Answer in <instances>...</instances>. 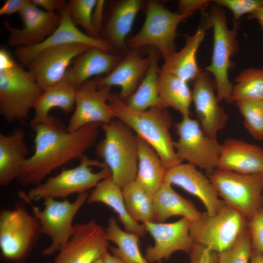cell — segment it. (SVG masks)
<instances>
[{"mask_svg": "<svg viewBox=\"0 0 263 263\" xmlns=\"http://www.w3.org/2000/svg\"><path fill=\"white\" fill-rule=\"evenodd\" d=\"M101 124L91 123L69 132L56 118L50 123L32 127L35 130V152L27 158L17 179L23 186H37L55 169L80 159L95 142Z\"/></svg>", "mask_w": 263, "mask_h": 263, "instance_id": "6da1fadb", "label": "cell"}, {"mask_svg": "<svg viewBox=\"0 0 263 263\" xmlns=\"http://www.w3.org/2000/svg\"><path fill=\"white\" fill-rule=\"evenodd\" d=\"M108 103L115 118L156 151L167 169L182 163L176 155L170 133L172 119L168 111L158 106L143 112L134 111L115 93H112Z\"/></svg>", "mask_w": 263, "mask_h": 263, "instance_id": "7a4b0ae2", "label": "cell"}, {"mask_svg": "<svg viewBox=\"0 0 263 263\" xmlns=\"http://www.w3.org/2000/svg\"><path fill=\"white\" fill-rule=\"evenodd\" d=\"M101 128L105 137L97 144L96 153L110 169L113 181L122 189L137 176V136L118 119L102 124Z\"/></svg>", "mask_w": 263, "mask_h": 263, "instance_id": "3957f363", "label": "cell"}, {"mask_svg": "<svg viewBox=\"0 0 263 263\" xmlns=\"http://www.w3.org/2000/svg\"><path fill=\"white\" fill-rule=\"evenodd\" d=\"M22 202L0 212V258L8 263H25L42 234L38 220Z\"/></svg>", "mask_w": 263, "mask_h": 263, "instance_id": "277c9868", "label": "cell"}, {"mask_svg": "<svg viewBox=\"0 0 263 263\" xmlns=\"http://www.w3.org/2000/svg\"><path fill=\"white\" fill-rule=\"evenodd\" d=\"M80 159V162L76 167L63 169L59 173L48 178L27 193L20 191V198L31 202L47 197L66 198L74 193L87 192L111 175L110 169L104 162L92 159L85 155Z\"/></svg>", "mask_w": 263, "mask_h": 263, "instance_id": "5b68a950", "label": "cell"}, {"mask_svg": "<svg viewBox=\"0 0 263 263\" xmlns=\"http://www.w3.org/2000/svg\"><path fill=\"white\" fill-rule=\"evenodd\" d=\"M208 18L213 29V46L211 63L203 70L214 77L219 102H230L233 84L229 80L228 72L232 65L231 58L238 50L239 24L234 21V26L229 29L225 12L216 4L212 7Z\"/></svg>", "mask_w": 263, "mask_h": 263, "instance_id": "8992f818", "label": "cell"}, {"mask_svg": "<svg viewBox=\"0 0 263 263\" xmlns=\"http://www.w3.org/2000/svg\"><path fill=\"white\" fill-rule=\"evenodd\" d=\"M247 228V219L225 203L215 215L203 213L191 222L189 234L194 244L220 253L233 245Z\"/></svg>", "mask_w": 263, "mask_h": 263, "instance_id": "52a82bcc", "label": "cell"}, {"mask_svg": "<svg viewBox=\"0 0 263 263\" xmlns=\"http://www.w3.org/2000/svg\"><path fill=\"white\" fill-rule=\"evenodd\" d=\"M44 91L33 75L16 63L0 70V113L9 123L26 120Z\"/></svg>", "mask_w": 263, "mask_h": 263, "instance_id": "ba28073f", "label": "cell"}, {"mask_svg": "<svg viewBox=\"0 0 263 263\" xmlns=\"http://www.w3.org/2000/svg\"><path fill=\"white\" fill-rule=\"evenodd\" d=\"M206 175L223 200L247 219L263 207L262 173L242 174L216 169Z\"/></svg>", "mask_w": 263, "mask_h": 263, "instance_id": "9c48e42d", "label": "cell"}, {"mask_svg": "<svg viewBox=\"0 0 263 263\" xmlns=\"http://www.w3.org/2000/svg\"><path fill=\"white\" fill-rule=\"evenodd\" d=\"M193 15L173 12L155 0H149L144 24L140 31L129 39V45L133 49L146 45L154 46L165 60L176 51L175 39L178 25Z\"/></svg>", "mask_w": 263, "mask_h": 263, "instance_id": "30bf717a", "label": "cell"}, {"mask_svg": "<svg viewBox=\"0 0 263 263\" xmlns=\"http://www.w3.org/2000/svg\"><path fill=\"white\" fill-rule=\"evenodd\" d=\"M89 195L87 192L79 193L73 202L47 197L43 199L44 207L42 210L31 202L23 200L31 206L33 214L38 220L42 234L51 239L50 245L41 252L43 255L50 256L58 251L69 241L74 229V218Z\"/></svg>", "mask_w": 263, "mask_h": 263, "instance_id": "8fae6325", "label": "cell"}, {"mask_svg": "<svg viewBox=\"0 0 263 263\" xmlns=\"http://www.w3.org/2000/svg\"><path fill=\"white\" fill-rule=\"evenodd\" d=\"M175 128L178 138L173 145L179 159L205 170L207 174L216 169L221 146L217 138L207 136L199 122L190 116L182 117Z\"/></svg>", "mask_w": 263, "mask_h": 263, "instance_id": "7c38bea8", "label": "cell"}, {"mask_svg": "<svg viewBox=\"0 0 263 263\" xmlns=\"http://www.w3.org/2000/svg\"><path fill=\"white\" fill-rule=\"evenodd\" d=\"M111 87L99 86L94 79L85 82L76 91L75 107L67 131L74 132L91 123L106 124L115 118L108 102Z\"/></svg>", "mask_w": 263, "mask_h": 263, "instance_id": "4fadbf2b", "label": "cell"}, {"mask_svg": "<svg viewBox=\"0 0 263 263\" xmlns=\"http://www.w3.org/2000/svg\"><path fill=\"white\" fill-rule=\"evenodd\" d=\"M109 248L105 228L94 220L74 225L70 239L59 250L53 263H93Z\"/></svg>", "mask_w": 263, "mask_h": 263, "instance_id": "5bb4252c", "label": "cell"}, {"mask_svg": "<svg viewBox=\"0 0 263 263\" xmlns=\"http://www.w3.org/2000/svg\"><path fill=\"white\" fill-rule=\"evenodd\" d=\"M190 221L186 218L170 223L146 222V232L154 240V244L148 246L144 257L149 263L167 259L175 252L189 253L194 243L189 234Z\"/></svg>", "mask_w": 263, "mask_h": 263, "instance_id": "9a60e30c", "label": "cell"}, {"mask_svg": "<svg viewBox=\"0 0 263 263\" xmlns=\"http://www.w3.org/2000/svg\"><path fill=\"white\" fill-rule=\"evenodd\" d=\"M92 47L80 44L50 47L38 54L27 65L37 82L44 89L62 81L72 60Z\"/></svg>", "mask_w": 263, "mask_h": 263, "instance_id": "2e32d148", "label": "cell"}, {"mask_svg": "<svg viewBox=\"0 0 263 263\" xmlns=\"http://www.w3.org/2000/svg\"><path fill=\"white\" fill-rule=\"evenodd\" d=\"M192 82V101L201 128L207 136L217 138L218 132L225 127L228 117L219 104L215 81L209 73L203 70Z\"/></svg>", "mask_w": 263, "mask_h": 263, "instance_id": "e0dca14e", "label": "cell"}, {"mask_svg": "<svg viewBox=\"0 0 263 263\" xmlns=\"http://www.w3.org/2000/svg\"><path fill=\"white\" fill-rule=\"evenodd\" d=\"M19 15L23 24L21 29L13 27L7 20L3 22L10 33L8 44L17 48L41 43L55 31L61 20L60 15L42 10L31 0Z\"/></svg>", "mask_w": 263, "mask_h": 263, "instance_id": "ac0fdd59", "label": "cell"}, {"mask_svg": "<svg viewBox=\"0 0 263 263\" xmlns=\"http://www.w3.org/2000/svg\"><path fill=\"white\" fill-rule=\"evenodd\" d=\"M60 24L55 31L41 43L31 47L17 48L16 57L23 64L28 65L41 51L55 46L69 44H80L98 48L108 52L110 44L106 40L94 38L80 31L73 22L67 5L61 10Z\"/></svg>", "mask_w": 263, "mask_h": 263, "instance_id": "d6986e66", "label": "cell"}, {"mask_svg": "<svg viewBox=\"0 0 263 263\" xmlns=\"http://www.w3.org/2000/svg\"><path fill=\"white\" fill-rule=\"evenodd\" d=\"M164 182L177 186L197 197L203 203L209 215L216 214L225 202L207 175L190 163H181L167 170Z\"/></svg>", "mask_w": 263, "mask_h": 263, "instance_id": "ffe728a7", "label": "cell"}, {"mask_svg": "<svg viewBox=\"0 0 263 263\" xmlns=\"http://www.w3.org/2000/svg\"><path fill=\"white\" fill-rule=\"evenodd\" d=\"M217 169L242 174L263 172V149L233 137L221 144Z\"/></svg>", "mask_w": 263, "mask_h": 263, "instance_id": "44dd1931", "label": "cell"}, {"mask_svg": "<svg viewBox=\"0 0 263 263\" xmlns=\"http://www.w3.org/2000/svg\"><path fill=\"white\" fill-rule=\"evenodd\" d=\"M151 62V56L142 57L137 49H133L113 70L104 76L94 78L99 86L120 87V98L129 97L136 90L146 75Z\"/></svg>", "mask_w": 263, "mask_h": 263, "instance_id": "7402d4cb", "label": "cell"}, {"mask_svg": "<svg viewBox=\"0 0 263 263\" xmlns=\"http://www.w3.org/2000/svg\"><path fill=\"white\" fill-rule=\"evenodd\" d=\"M121 60L120 56L92 47L74 60L63 81L70 83L76 90L92 76L111 73Z\"/></svg>", "mask_w": 263, "mask_h": 263, "instance_id": "603a6c76", "label": "cell"}, {"mask_svg": "<svg viewBox=\"0 0 263 263\" xmlns=\"http://www.w3.org/2000/svg\"><path fill=\"white\" fill-rule=\"evenodd\" d=\"M211 27L208 16L206 23L202 22L192 35H185V46L166 59L161 69L174 75L183 80L193 81L201 71L197 62L196 54L206 34Z\"/></svg>", "mask_w": 263, "mask_h": 263, "instance_id": "cb8c5ba5", "label": "cell"}, {"mask_svg": "<svg viewBox=\"0 0 263 263\" xmlns=\"http://www.w3.org/2000/svg\"><path fill=\"white\" fill-rule=\"evenodd\" d=\"M25 132L14 128L8 135L0 134V185L7 186L19 175L29 153Z\"/></svg>", "mask_w": 263, "mask_h": 263, "instance_id": "d4e9b609", "label": "cell"}, {"mask_svg": "<svg viewBox=\"0 0 263 263\" xmlns=\"http://www.w3.org/2000/svg\"><path fill=\"white\" fill-rule=\"evenodd\" d=\"M76 91L72 85L65 81L44 89L33 106L35 115L30 122L31 127L52 122L55 117L50 116L49 113L54 108L61 109L66 113L74 111Z\"/></svg>", "mask_w": 263, "mask_h": 263, "instance_id": "484cf974", "label": "cell"}, {"mask_svg": "<svg viewBox=\"0 0 263 263\" xmlns=\"http://www.w3.org/2000/svg\"><path fill=\"white\" fill-rule=\"evenodd\" d=\"M153 222L164 223L173 216H181L191 222L199 219L203 213L193 203L176 192L172 185L164 182L153 197Z\"/></svg>", "mask_w": 263, "mask_h": 263, "instance_id": "4316f807", "label": "cell"}, {"mask_svg": "<svg viewBox=\"0 0 263 263\" xmlns=\"http://www.w3.org/2000/svg\"><path fill=\"white\" fill-rule=\"evenodd\" d=\"M87 202L103 203L112 208L125 230L144 237L146 230L143 224L134 221L129 215L125 205L122 189L113 181L111 175L99 182L89 195Z\"/></svg>", "mask_w": 263, "mask_h": 263, "instance_id": "83f0119b", "label": "cell"}, {"mask_svg": "<svg viewBox=\"0 0 263 263\" xmlns=\"http://www.w3.org/2000/svg\"><path fill=\"white\" fill-rule=\"evenodd\" d=\"M137 143L138 161L135 181L153 197L164 182L168 169L156 151L138 136Z\"/></svg>", "mask_w": 263, "mask_h": 263, "instance_id": "f1b7e54d", "label": "cell"}, {"mask_svg": "<svg viewBox=\"0 0 263 263\" xmlns=\"http://www.w3.org/2000/svg\"><path fill=\"white\" fill-rule=\"evenodd\" d=\"M158 88L157 106L164 109L172 108L178 111L182 117L190 116L192 91L187 82L160 68Z\"/></svg>", "mask_w": 263, "mask_h": 263, "instance_id": "f546056e", "label": "cell"}, {"mask_svg": "<svg viewBox=\"0 0 263 263\" xmlns=\"http://www.w3.org/2000/svg\"><path fill=\"white\" fill-rule=\"evenodd\" d=\"M140 0H124L114 6L105 28L107 41L118 48L126 46L125 38L142 4Z\"/></svg>", "mask_w": 263, "mask_h": 263, "instance_id": "4dcf8cb0", "label": "cell"}, {"mask_svg": "<svg viewBox=\"0 0 263 263\" xmlns=\"http://www.w3.org/2000/svg\"><path fill=\"white\" fill-rule=\"evenodd\" d=\"M105 230L108 241L117 245L110 247L113 255L125 263H149L140 251L138 234L121 229L113 217L109 219Z\"/></svg>", "mask_w": 263, "mask_h": 263, "instance_id": "1f68e13d", "label": "cell"}, {"mask_svg": "<svg viewBox=\"0 0 263 263\" xmlns=\"http://www.w3.org/2000/svg\"><path fill=\"white\" fill-rule=\"evenodd\" d=\"M149 55L151 56V62L149 69L136 90L125 103L129 108L137 112L146 111L157 106L158 104L160 70L158 57L153 52H150Z\"/></svg>", "mask_w": 263, "mask_h": 263, "instance_id": "d6a6232c", "label": "cell"}, {"mask_svg": "<svg viewBox=\"0 0 263 263\" xmlns=\"http://www.w3.org/2000/svg\"><path fill=\"white\" fill-rule=\"evenodd\" d=\"M123 195L130 217L136 222H153V197L134 181L122 189Z\"/></svg>", "mask_w": 263, "mask_h": 263, "instance_id": "836d02e7", "label": "cell"}, {"mask_svg": "<svg viewBox=\"0 0 263 263\" xmlns=\"http://www.w3.org/2000/svg\"><path fill=\"white\" fill-rule=\"evenodd\" d=\"M234 82L230 102L247 99L263 100V67L243 69Z\"/></svg>", "mask_w": 263, "mask_h": 263, "instance_id": "e575fe53", "label": "cell"}, {"mask_svg": "<svg viewBox=\"0 0 263 263\" xmlns=\"http://www.w3.org/2000/svg\"><path fill=\"white\" fill-rule=\"evenodd\" d=\"M235 103L250 135L257 140L263 141V100L242 99Z\"/></svg>", "mask_w": 263, "mask_h": 263, "instance_id": "d590c367", "label": "cell"}, {"mask_svg": "<svg viewBox=\"0 0 263 263\" xmlns=\"http://www.w3.org/2000/svg\"><path fill=\"white\" fill-rule=\"evenodd\" d=\"M97 0H71L67 5L70 16L75 25L81 26L87 34L99 38L92 25V16Z\"/></svg>", "mask_w": 263, "mask_h": 263, "instance_id": "8d00e7d4", "label": "cell"}, {"mask_svg": "<svg viewBox=\"0 0 263 263\" xmlns=\"http://www.w3.org/2000/svg\"><path fill=\"white\" fill-rule=\"evenodd\" d=\"M252 251L251 237L247 228L233 245L218 253L217 263H249Z\"/></svg>", "mask_w": 263, "mask_h": 263, "instance_id": "74e56055", "label": "cell"}, {"mask_svg": "<svg viewBox=\"0 0 263 263\" xmlns=\"http://www.w3.org/2000/svg\"><path fill=\"white\" fill-rule=\"evenodd\" d=\"M213 1L220 7L228 9L236 21L244 15L253 13L263 4V0H216Z\"/></svg>", "mask_w": 263, "mask_h": 263, "instance_id": "f35d334b", "label": "cell"}, {"mask_svg": "<svg viewBox=\"0 0 263 263\" xmlns=\"http://www.w3.org/2000/svg\"><path fill=\"white\" fill-rule=\"evenodd\" d=\"M247 220L252 249L263 255V207Z\"/></svg>", "mask_w": 263, "mask_h": 263, "instance_id": "ab89813d", "label": "cell"}, {"mask_svg": "<svg viewBox=\"0 0 263 263\" xmlns=\"http://www.w3.org/2000/svg\"><path fill=\"white\" fill-rule=\"evenodd\" d=\"M189 263H217L218 253L203 245L194 244L188 253Z\"/></svg>", "mask_w": 263, "mask_h": 263, "instance_id": "60d3db41", "label": "cell"}, {"mask_svg": "<svg viewBox=\"0 0 263 263\" xmlns=\"http://www.w3.org/2000/svg\"><path fill=\"white\" fill-rule=\"evenodd\" d=\"M30 2L29 0H6L0 8V15H10L21 11Z\"/></svg>", "mask_w": 263, "mask_h": 263, "instance_id": "b9f144b4", "label": "cell"}, {"mask_svg": "<svg viewBox=\"0 0 263 263\" xmlns=\"http://www.w3.org/2000/svg\"><path fill=\"white\" fill-rule=\"evenodd\" d=\"M209 2L207 0H180L178 4V12L194 14L196 11L202 9Z\"/></svg>", "mask_w": 263, "mask_h": 263, "instance_id": "7bdbcfd3", "label": "cell"}, {"mask_svg": "<svg viewBox=\"0 0 263 263\" xmlns=\"http://www.w3.org/2000/svg\"><path fill=\"white\" fill-rule=\"evenodd\" d=\"M105 1L97 0L92 16V25L94 32L98 36L102 26L103 8Z\"/></svg>", "mask_w": 263, "mask_h": 263, "instance_id": "ee69618b", "label": "cell"}, {"mask_svg": "<svg viewBox=\"0 0 263 263\" xmlns=\"http://www.w3.org/2000/svg\"><path fill=\"white\" fill-rule=\"evenodd\" d=\"M31 1L35 5L41 7L45 11L50 13L55 12L56 10H62L66 6L63 0H31Z\"/></svg>", "mask_w": 263, "mask_h": 263, "instance_id": "f6af8a7d", "label": "cell"}, {"mask_svg": "<svg viewBox=\"0 0 263 263\" xmlns=\"http://www.w3.org/2000/svg\"><path fill=\"white\" fill-rule=\"evenodd\" d=\"M16 61L5 48L0 49V70L7 69L13 67Z\"/></svg>", "mask_w": 263, "mask_h": 263, "instance_id": "bcb514c9", "label": "cell"}, {"mask_svg": "<svg viewBox=\"0 0 263 263\" xmlns=\"http://www.w3.org/2000/svg\"><path fill=\"white\" fill-rule=\"evenodd\" d=\"M102 263H125L119 257L106 251L101 257Z\"/></svg>", "mask_w": 263, "mask_h": 263, "instance_id": "7dc6e473", "label": "cell"}, {"mask_svg": "<svg viewBox=\"0 0 263 263\" xmlns=\"http://www.w3.org/2000/svg\"><path fill=\"white\" fill-rule=\"evenodd\" d=\"M248 19L258 20L263 32V4L255 11L250 14Z\"/></svg>", "mask_w": 263, "mask_h": 263, "instance_id": "c3c4849f", "label": "cell"}, {"mask_svg": "<svg viewBox=\"0 0 263 263\" xmlns=\"http://www.w3.org/2000/svg\"><path fill=\"white\" fill-rule=\"evenodd\" d=\"M249 263H263V255L252 249Z\"/></svg>", "mask_w": 263, "mask_h": 263, "instance_id": "681fc988", "label": "cell"}, {"mask_svg": "<svg viewBox=\"0 0 263 263\" xmlns=\"http://www.w3.org/2000/svg\"><path fill=\"white\" fill-rule=\"evenodd\" d=\"M93 263H102L101 259L100 258V259H99L96 260Z\"/></svg>", "mask_w": 263, "mask_h": 263, "instance_id": "f907efd6", "label": "cell"}, {"mask_svg": "<svg viewBox=\"0 0 263 263\" xmlns=\"http://www.w3.org/2000/svg\"><path fill=\"white\" fill-rule=\"evenodd\" d=\"M262 176H263V172L262 173ZM262 206L263 207V194H262Z\"/></svg>", "mask_w": 263, "mask_h": 263, "instance_id": "816d5d0a", "label": "cell"}, {"mask_svg": "<svg viewBox=\"0 0 263 263\" xmlns=\"http://www.w3.org/2000/svg\"><path fill=\"white\" fill-rule=\"evenodd\" d=\"M158 263H162V261H159V262H158Z\"/></svg>", "mask_w": 263, "mask_h": 263, "instance_id": "f5cc1de1", "label": "cell"}]
</instances>
